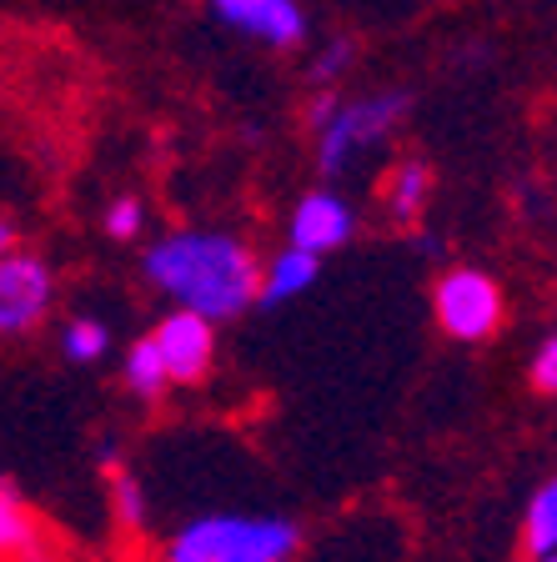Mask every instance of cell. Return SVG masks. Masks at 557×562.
<instances>
[{
    "label": "cell",
    "instance_id": "8",
    "mask_svg": "<svg viewBox=\"0 0 557 562\" xmlns=\"http://www.w3.org/2000/svg\"><path fill=\"white\" fill-rule=\"evenodd\" d=\"M357 236V211L342 191L322 187L307 191L287 216V246L297 251H312V257H326V251H342V246Z\"/></svg>",
    "mask_w": 557,
    "mask_h": 562
},
{
    "label": "cell",
    "instance_id": "1",
    "mask_svg": "<svg viewBox=\"0 0 557 562\" xmlns=\"http://www.w3.org/2000/svg\"><path fill=\"white\" fill-rule=\"evenodd\" d=\"M256 271H261V257L252 251V241L221 226H181L141 251L146 286L216 327L256 306Z\"/></svg>",
    "mask_w": 557,
    "mask_h": 562
},
{
    "label": "cell",
    "instance_id": "14",
    "mask_svg": "<svg viewBox=\"0 0 557 562\" xmlns=\"http://www.w3.org/2000/svg\"><path fill=\"white\" fill-rule=\"evenodd\" d=\"M105 351H111V327H105L101 316H70L66 327H60V357L76 367H96L105 362Z\"/></svg>",
    "mask_w": 557,
    "mask_h": 562
},
{
    "label": "cell",
    "instance_id": "19",
    "mask_svg": "<svg viewBox=\"0 0 557 562\" xmlns=\"http://www.w3.org/2000/svg\"><path fill=\"white\" fill-rule=\"evenodd\" d=\"M11 246H21V236H15V226L5 222V216H0V257H5Z\"/></svg>",
    "mask_w": 557,
    "mask_h": 562
},
{
    "label": "cell",
    "instance_id": "3",
    "mask_svg": "<svg viewBox=\"0 0 557 562\" xmlns=\"http://www.w3.org/2000/svg\"><path fill=\"white\" fill-rule=\"evenodd\" d=\"M302 527L281 513H201L161 542V562H291Z\"/></svg>",
    "mask_w": 557,
    "mask_h": 562
},
{
    "label": "cell",
    "instance_id": "5",
    "mask_svg": "<svg viewBox=\"0 0 557 562\" xmlns=\"http://www.w3.org/2000/svg\"><path fill=\"white\" fill-rule=\"evenodd\" d=\"M56 267L41 251L11 246L0 257V341H21L46 327L51 306H56Z\"/></svg>",
    "mask_w": 557,
    "mask_h": 562
},
{
    "label": "cell",
    "instance_id": "17",
    "mask_svg": "<svg viewBox=\"0 0 557 562\" xmlns=\"http://www.w3.org/2000/svg\"><path fill=\"white\" fill-rule=\"evenodd\" d=\"M146 226V201L141 196H111V206L101 211V232L111 241H136Z\"/></svg>",
    "mask_w": 557,
    "mask_h": 562
},
{
    "label": "cell",
    "instance_id": "6",
    "mask_svg": "<svg viewBox=\"0 0 557 562\" xmlns=\"http://www.w3.org/2000/svg\"><path fill=\"white\" fill-rule=\"evenodd\" d=\"M226 31L246 35L267 50H302L307 46V5L302 0H207Z\"/></svg>",
    "mask_w": 557,
    "mask_h": 562
},
{
    "label": "cell",
    "instance_id": "4",
    "mask_svg": "<svg viewBox=\"0 0 557 562\" xmlns=\"http://www.w3.org/2000/svg\"><path fill=\"white\" fill-rule=\"evenodd\" d=\"M432 312L453 341H488L508 322V296H502V281L492 271L447 267L432 286Z\"/></svg>",
    "mask_w": 557,
    "mask_h": 562
},
{
    "label": "cell",
    "instance_id": "12",
    "mask_svg": "<svg viewBox=\"0 0 557 562\" xmlns=\"http://www.w3.org/2000/svg\"><path fill=\"white\" fill-rule=\"evenodd\" d=\"M121 382H126V392L141 402H161L166 392H171V376H166L161 351H156L152 337L131 341V351L121 357Z\"/></svg>",
    "mask_w": 557,
    "mask_h": 562
},
{
    "label": "cell",
    "instance_id": "9",
    "mask_svg": "<svg viewBox=\"0 0 557 562\" xmlns=\"http://www.w3.org/2000/svg\"><path fill=\"white\" fill-rule=\"evenodd\" d=\"M316 271H322V257H312V251H297V246L277 251V257L261 261V271H256V306L297 302L302 292H312Z\"/></svg>",
    "mask_w": 557,
    "mask_h": 562
},
{
    "label": "cell",
    "instance_id": "18",
    "mask_svg": "<svg viewBox=\"0 0 557 562\" xmlns=\"http://www.w3.org/2000/svg\"><path fill=\"white\" fill-rule=\"evenodd\" d=\"M527 386L543 392V397H553L557 392V337H543L537 341V351L527 357Z\"/></svg>",
    "mask_w": 557,
    "mask_h": 562
},
{
    "label": "cell",
    "instance_id": "10",
    "mask_svg": "<svg viewBox=\"0 0 557 562\" xmlns=\"http://www.w3.org/2000/svg\"><path fill=\"white\" fill-rule=\"evenodd\" d=\"M46 532L35 522V513L15 497V487L0 477V562H46Z\"/></svg>",
    "mask_w": 557,
    "mask_h": 562
},
{
    "label": "cell",
    "instance_id": "11",
    "mask_svg": "<svg viewBox=\"0 0 557 562\" xmlns=\"http://www.w3.org/2000/svg\"><path fill=\"white\" fill-rule=\"evenodd\" d=\"M382 201L387 211H392V222H417L422 211H427L432 201V171L427 161H397L392 171H387V187H382Z\"/></svg>",
    "mask_w": 557,
    "mask_h": 562
},
{
    "label": "cell",
    "instance_id": "15",
    "mask_svg": "<svg viewBox=\"0 0 557 562\" xmlns=\"http://www.w3.org/2000/svg\"><path fill=\"white\" fill-rule=\"evenodd\" d=\"M352 60H357V46H352L347 35L326 41V46L312 56V66H307V81H312V91H337L342 76L352 70Z\"/></svg>",
    "mask_w": 557,
    "mask_h": 562
},
{
    "label": "cell",
    "instance_id": "20",
    "mask_svg": "<svg viewBox=\"0 0 557 562\" xmlns=\"http://www.w3.org/2000/svg\"><path fill=\"white\" fill-rule=\"evenodd\" d=\"M527 562H557V552H553V558H527Z\"/></svg>",
    "mask_w": 557,
    "mask_h": 562
},
{
    "label": "cell",
    "instance_id": "13",
    "mask_svg": "<svg viewBox=\"0 0 557 562\" xmlns=\"http://www.w3.org/2000/svg\"><path fill=\"white\" fill-rule=\"evenodd\" d=\"M553 552H557V482H543L523 507V562L553 558Z\"/></svg>",
    "mask_w": 557,
    "mask_h": 562
},
{
    "label": "cell",
    "instance_id": "16",
    "mask_svg": "<svg viewBox=\"0 0 557 562\" xmlns=\"http://www.w3.org/2000/svg\"><path fill=\"white\" fill-rule=\"evenodd\" d=\"M111 507H116V522L126 532H146V487L136 482V472H111Z\"/></svg>",
    "mask_w": 557,
    "mask_h": 562
},
{
    "label": "cell",
    "instance_id": "7",
    "mask_svg": "<svg viewBox=\"0 0 557 562\" xmlns=\"http://www.w3.org/2000/svg\"><path fill=\"white\" fill-rule=\"evenodd\" d=\"M156 351H161V367L171 376V386H197L211 376L216 367V322L186 312V306H171V312L156 322L152 331Z\"/></svg>",
    "mask_w": 557,
    "mask_h": 562
},
{
    "label": "cell",
    "instance_id": "2",
    "mask_svg": "<svg viewBox=\"0 0 557 562\" xmlns=\"http://www.w3.org/2000/svg\"><path fill=\"white\" fill-rule=\"evenodd\" d=\"M406 111H412V95L397 91V86L371 95H352V101H342L337 91H316L307 101V131H312V146H316V171L326 181H342L361 156H371L402 126Z\"/></svg>",
    "mask_w": 557,
    "mask_h": 562
}]
</instances>
